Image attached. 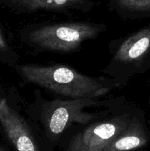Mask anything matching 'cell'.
<instances>
[{"mask_svg": "<svg viewBox=\"0 0 150 151\" xmlns=\"http://www.w3.org/2000/svg\"><path fill=\"white\" fill-rule=\"evenodd\" d=\"M104 102L98 98L71 99L46 102L42 109L41 121L50 138H57L73 123L86 125L99 116L97 114L85 113V109L100 106Z\"/></svg>", "mask_w": 150, "mask_h": 151, "instance_id": "cell-3", "label": "cell"}, {"mask_svg": "<svg viewBox=\"0 0 150 151\" xmlns=\"http://www.w3.org/2000/svg\"><path fill=\"white\" fill-rule=\"evenodd\" d=\"M0 151H4V150H3L1 148H0Z\"/></svg>", "mask_w": 150, "mask_h": 151, "instance_id": "cell-11", "label": "cell"}, {"mask_svg": "<svg viewBox=\"0 0 150 151\" xmlns=\"http://www.w3.org/2000/svg\"><path fill=\"white\" fill-rule=\"evenodd\" d=\"M0 123L17 151H40L27 122L9 106L5 99L0 100Z\"/></svg>", "mask_w": 150, "mask_h": 151, "instance_id": "cell-5", "label": "cell"}, {"mask_svg": "<svg viewBox=\"0 0 150 151\" xmlns=\"http://www.w3.org/2000/svg\"><path fill=\"white\" fill-rule=\"evenodd\" d=\"M110 2L116 10L124 14L150 12V0H110Z\"/></svg>", "mask_w": 150, "mask_h": 151, "instance_id": "cell-9", "label": "cell"}, {"mask_svg": "<svg viewBox=\"0 0 150 151\" xmlns=\"http://www.w3.org/2000/svg\"><path fill=\"white\" fill-rule=\"evenodd\" d=\"M25 11L80 10L87 11L94 7L89 0H11Z\"/></svg>", "mask_w": 150, "mask_h": 151, "instance_id": "cell-8", "label": "cell"}, {"mask_svg": "<svg viewBox=\"0 0 150 151\" xmlns=\"http://www.w3.org/2000/svg\"><path fill=\"white\" fill-rule=\"evenodd\" d=\"M132 118L125 113L91 124L72 138L66 151H101L124 130Z\"/></svg>", "mask_w": 150, "mask_h": 151, "instance_id": "cell-4", "label": "cell"}, {"mask_svg": "<svg viewBox=\"0 0 150 151\" xmlns=\"http://www.w3.org/2000/svg\"><path fill=\"white\" fill-rule=\"evenodd\" d=\"M149 141L143 124L132 118L127 126L101 151H129L144 147Z\"/></svg>", "mask_w": 150, "mask_h": 151, "instance_id": "cell-7", "label": "cell"}, {"mask_svg": "<svg viewBox=\"0 0 150 151\" xmlns=\"http://www.w3.org/2000/svg\"><path fill=\"white\" fill-rule=\"evenodd\" d=\"M150 51V27L144 28L128 37L115 52V64H134Z\"/></svg>", "mask_w": 150, "mask_h": 151, "instance_id": "cell-6", "label": "cell"}, {"mask_svg": "<svg viewBox=\"0 0 150 151\" xmlns=\"http://www.w3.org/2000/svg\"><path fill=\"white\" fill-rule=\"evenodd\" d=\"M7 44H6L2 35H1V31H0V50H4L7 48Z\"/></svg>", "mask_w": 150, "mask_h": 151, "instance_id": "cell-10", "label": "cell"}, {"mask_svg": "<svg viewBox=\"0 0 150 151\" xmlns=\"http://www.w3.org/2000/svg\"><path fill=\"white\" fill-rule=\"evenodd\" d=\"M104 29V25L90 22H63L33 29L28 35V41L43 50L70 52L77 50L87 40L97 37Z\"/></svg>", "mask_w": 150, "mask_h": 151, "instance_id": "cell-2", "label": "cell"}, {"mask_svg": "<svg viewBox=\"0 0 150 151\" xmlns=\"http://www.w3.org/2000/svg\"><path fill=\"white\" fill-rule=\"evenodd\" d=\"M18 70L27 82L71 99L98 98L117 86L81 74L66 65H22Z\"/></svg>", "mask_w": 150, "mask_h": 151, "instance_id": "cell-1", "label": "cell"}]
</instances>
